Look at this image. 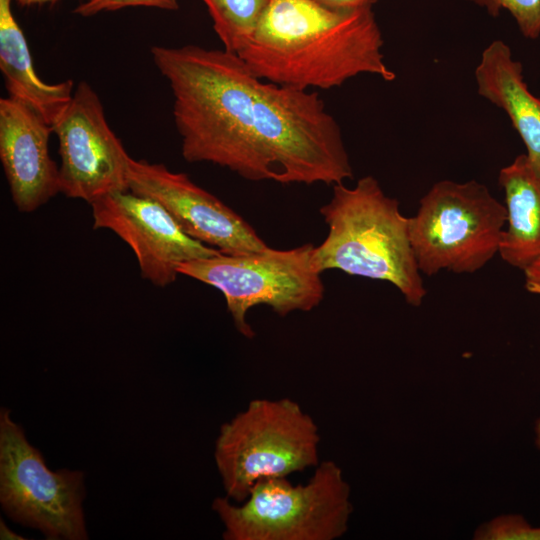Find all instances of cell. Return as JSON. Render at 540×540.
Instances as JSON below:
<instances>
[{"label": "cell", "mask_w": 540, "mask_h": 540, "mask_svg": "<svg viewBox=\"0 0 540 540\" xmlns=\"http://www.w3.org/2000/svg\"><path fill=\"white\" fill-rule=\"evenodd\" d=\"M150 52L170 86L187 162L281 184L353 177L340 126L318 93L264 82L224 49L155 45Z\"/></svg>", "instance_id": "6da1fadb"}, {"label": "cell", "mask_w": 540, "mask_h": 540, "mask_svg": "<svg viewBox=\"0 0 540 540\" xmlns=\"http://www.w3.org/2000/svg\"><path fill=\"white\" fill-rule=\"evenodd\" d=\"M383 43L372 8L332 10L311 0H270L237 55L263 80L330 89L360 74L394 80Z\"/></svg>", "instance_id": "7a4b0ae2"}, {"label": "cell", "mask_w": 540, "mask_h": 540, "mask_svg": "<svg viewBox=\"0 0 540 540\" xmlns=\"http://www.w3.org/2000/svg\"><path fill=\"white\" fill-rule=\"evenodd\" d=\"M329 232L313 250L318 272L346 274L393 284L406 302L419 306L426 296L410 238V218L372 176L352 188L333 185L332 197L320 208Z\"/></svg>", "instance_id": "3957f363"}, {"label": "cell", "mask_w": 540, "mask_h": 540, "mask_svg": "<svg viewBox=\"0 0 540 540\" xmlns=\"http://www.w3.org/2000/svg\"><path fill=\"white\" fill-rule=\"evenodd\" d=\"M350 497L341 468L328 460L305 484L265 478L243 502L216 497L211 507L223 524L224 540H335L348 530Z\"/></svg>", "instance_id": "277c9868"}, {"label": "cell", "mask_w": 540, "mask_h": 540, "mask_svg": "<svg viewBox=\"0 0 540 540\" xmlns=\"http://www.w3.org/2000/svg\"><path fill=\"white\" fill-rule=\"evenodd\" d=\"M319 429L292 399H253L224 423L215 441L214 460L225 496L243 502L265 478L316 467Z\"/></svg>", "instance_id": "5b68a950"}, {"label": "cell", "mask_w": 540, "mask_h": 540, "mask_svg": "<svg viewBox=\"0 0 540 540\" xmlns=\"http://www.w3.org/2000/svg\"><path fill=\"white\" fill-rule=\"evenodd\" d=\"M506 207L475 181L436 182L410 218V238L420 272L473 273L498 252Z\"/></svg>", "instance_id": "8992f818"}, {"label": "cell", "mask_w": 540, "mask_h": 540, "mask_svg": "<svg viewBox=\"0 0 540 540\" xmlns=\"http://www.w3.org/2000/svg\"><path fill=\"white\" fill-rule=\"evenodd\" d=\"M314 247L307 243L288 250L267 247L243 255L219 253L181 263L177 271L218 289L237 331L253 338L255 332L247 322L250 308L266 305L286 316L311 311L321 303L325 288L313 264Z\"/></svg>", "instance_id": "52a82bcc"}, {"label": "cell", "mask_w": 540, "mask_h": 540, "mask_svg": "<svg viewBox=\"0 0 540 540\" xmlns=\"http://www.w3.org/2000/svg\"><path fill=\"white\" fill-rule=\"evenodd\" d=\"M85 473L52 471L41 452L26 438L11 411L0 409V504L22 526L47 540H86L83 501Z\"/></svg>", "instance_id": "ba28073f"}, {"label": "cell", "mask_w": 540, "mask_h": 540, "mask_svg": "<svg viewBox=\"0 0 540 540\" xmlns=\"http://www.w3.org/2000/svg\"><path fill=\"white\" fill-rule=\"evenodd\" d=\"M58 140L60 193L91 204L115 192L129 191L131 157L110 128L102 102L86 81L53 126Z\"/></svg>", "instance_id": "9c48e42d"}, {"label": "cell", "mask_w": 540, "mask_h": 540, "mask_svg": "<svg viewBox=\"0 0 540 540\" xmlns=\"http://www.w3.org/2000/svg\"><path fill=\"white\" fill-rule=\"evenodd\" d=\"M129 190L157 201L184 233L222 254L243 255L268 247L238 213L185 173L164 164L131 158Z\"/></svg>", "instance_id": "30bf717a"}, {"label": "cell", "mask_w": 540, "mask_h": 540, "mask_svg": "<svg viewBox=\"0 0 540 540\" xmlns=\"http://www.w3.org/2000/svg\"><path fill=\"white\" fill-rule=\"evenodd\" d=\"M94 229H108L133 250L142 278L157 287L172 284L179 264L220 252L182 231L157 201L115 192L90 204Z\"/></svg>", "instance_id": "8fae6325"}, {"label": "cell", "mask_w": 540, "mask_h": 540, "mask_svg": "<svg viewBox=\"0 0 540 540\" xmlns=\"http://www.w3.org/2000/svg\"><path fill=\"white\" fill-rule=\"evenodd\" d=\"M53 128L34 110L0 99V160L18 211L33 212L60 192L59 166L49 154Z\"/></svg>", "instance_id": "7c38bea8"}, {"label": "cell", "mask_w": 540, "mask_h": 540, "mask_svg": "<svg viewBox=\"0 0 540 540\" xmlns=\"http://www.w3.org/2000/svg\"><path fill=\"white\" fill-rule=\"evenodd\" d=\"M522 71L510 47L495 40L483 50L476 67L477 92L507 114L540 173V99L528 89Z\"/></svg>", "instance_id": "4fadbf2b"}, {"label": "cell", "mask_w": 540, "mask_h": 540, "mask_svg": "<svg viewBox=\"0 0 540 540\" xmlns=\"http://www.w3.org/2000/svg\"><path fill=\"white\" fill-rule=\"evenodd\" d=\"M13 0H0V70L8 96L40 115L52 128L70 104L74 82L49 84L37 75L25 35L12 12Z\"/></svg>", "instance_id": "5bb4252c"}, {"label": "cell", "mask_w": 540, "mask_h": 540, "mask_svg": "<svg viewBox=\"0 0 540 540\" xmlns=\"http://www.w3.org/2000/svg\"><path fill=\"white\" fill-rule=\"evenodd\" d=\"M498 180L507 211L498 254L524 270L540 258V173L520 154L500 170Z\"/></svg>", "instance_id": "9a60e30c"}, {"label": "cell", "mask_w": 540, "mask_h": 540, "mask_svg": "<svg viewBox=\"0 0 540 540\" xmlns=\"http://www.w3.org/2000/svg\"><path fill=\"white\" fill-rule=\"evenodd\" d=\"M224 50L238 54L255 32L270 0H202Z\"/></svg>", "instance_id": "2e32d148"}, {"label": "cell", "mask_w": 540, "mask_h": 540, "mask_svg": "<svg viewBox=\"0 0 540 540\" xmlns=\"http://www.w3.org/2000/svg\"><path fill=\"white\" fill-rule=\"evenodd\" d=\"M485 9L490 15L498 16L502 10L514 18L522 35L536 39L540 35V0H468Z\"/></svg>", "instance_id": "e0dca14e"}, {"label": "cell", "mask_w": 540, "mask_h": 540, "mask_svg": "<svg viewBox=\"0 0 540 540\" xmlns=\"http://www.w3.org/2000/svg\"><path fill=\"white\" fill-rule=\"evenodd\" d=\"M475 540H540V527H534L521 515L505 514L480 525Z\"/></svg>", "instance_id": "ac0fdd59"}, {"label": "cell", "mask_w": 540, "mask_h": 540, "mask_svg": "<svg viewBox=\"0 0 540 540\" xmlns=\"http://www.w3.org/2000/svg\"><path fill=\"white\" fill-rule=\"evenodd\" d=\"M139 6L169 11H175L179 8L177 0H86L74 9V13L88 17L104 11H117Z\"/></svg>", "instance_id": "d6986e66"}, {"label": "cell", "mask_w": 540, "mask_h": 540, "mask_svg": "<svg viewBox=\"0 0 540 540\" xmlns=\"http://www.w3.org/2000/svg\"><path fill=\"white\" fill-rule=\"evenodd\" d=\"M332 10H357L372 8L378 0H311Z\"/></svg>", "instance_id": "ffe728a7"}, {"label": "cell", "mask_w": 540, "mask_h": 540, "mask_svg": "<svg viewBox=\"0 0 540 540\" xmlns=\"http://www.w3.org/2000/svg\"><path fill=\"white\" fill-rule=\"evenodd\" d=\"M523 271L526 289L531 293L540 294V258Z\"/></svg>", "instance_id": "44dd1931"}, {"label": "cell", "mask_w": 540, "mask_h": 540, "mask_svg": "<svg viewBox=\"0 0 540 540\" xmlns=\"http://www.w3.org/2000/svg\"><path fill=\"white\" fill-rule=\"evenodd\" d=\"M0 539L1 540H24L26 538L22 537L21 535L11 530L7 526V524L3 521V519H0Z\"/></svg>", "instance_id": "7402d4cb"}, {"label": "cell", "mask_w": 540, "mask_h": 540, "mask_svg": "<svg viewBox=\"0 0 540 540\" xmlns=\"http://www.w3.org/2000/svg\"><path fill=\"white\" fill-rule=\"evenodd\" d=\"M21 6L43 5V4H55L59 0H13Z\"/></svg>", "instance_id": "603a6c76"}, {"label": "cell", "mask_w": 540, "mask_h": 540, "mask_svg": "<svg viewBox=\"0 0 540 540\" xmlns=\"http://www.w3.org/2000/svg\"><path fill=\"white\" fill-rule=\"evenodd\" d=\"M534 434H535V444L537 448L540 450V417L535 422Z\"/></svg>", "instance_id": "cb8c5ba5"}]
</instances>
